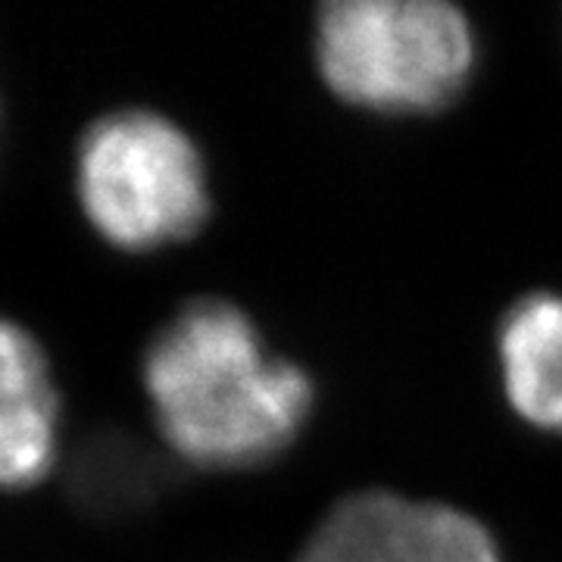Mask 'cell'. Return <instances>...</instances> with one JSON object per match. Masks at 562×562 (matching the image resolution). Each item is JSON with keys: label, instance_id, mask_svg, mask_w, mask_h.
Wrapping results in <instances>:
<instances>
[{"label": "cell", "instance_id": "6da1fadb", "mask_svg": "<svg viewBox=\"0 0 562 562\" xmlns=\"http://www.w3.org/2000/svg\"><path fill=\"white\" fill-rule=\"evenodd\" d=\"M144 391L166 443L201 469H244L297 438L313 382L294 362L269 357L238 306H184L144 353Z\"/></svg>", "mask_w": 562, "mask_h": 562}, {"label": "cell", "instance_id": "7a4b0ae2", "mask_svg": "<svg viewBox=\"0 0 562 562\" xmlns=\"http://www.w3.org/2000/svg\"><path fill=\"white\" fill-rule=\"evenodd\" d=\"M316 57L344 101L379 113H431L462 91L475 38L438 0H335L322 7Z\"/></svg>", "mask_w": 562, "mask_h": 562}, {"label": "cell", "instance_id": "3957f363", "mask_svg": "<svg viewBox=\"0 0 562 562\" xmlns=\"http://www.w3.org/2000/svg\"><path fill=\"white\" fill-rule=\"evenodd\" d=\"M76 198L103 241L128 254L184 241L210 213L198 147L150 110H116L85 128L76 147Z\"/></svg>", "mask_w": 562, "mask_h": 562}, {"label": "cell", "instance_id": "277c9868", "mask_svg": "<svg viewBox=\"0 0 562 562\" xmlns=\"http://www.w3.org/2000/svg\"><path fill=\"white\" fill-rule=\"evenodd\" d=\"M60 453V394L41 341L0 316V491L41 484Z\"/></svg>", "mask_w": 562, "mask_h": 562}, {"label": "cell", "instance_id": "5b68a950", "mask_svg": "<svg viewBox=\"0 0 562 562\" xmlns=\"http://www.w3.org/2000/svg\"><path fill=\"white\" fill-rule=\"evenodd\" d=\"M497 350L516 413L543 431H562V297L535 294L516 303Z\"/></svg>", "mask_w": 562, "mask_h": 562}, {"label": "cell", "instance_id": "8992f818", "mask_svg": "<svg viewBox=\"0 0 562 562\" xmlns=\"http://www.w3.org/2000/svg\"><path fill=\"white\" fill-rule=\"evenodd\" d=\"M409 501L387 491L347 497L319 525L297 562H403Z\"/></svg>", "mask_w": 562, "mask_h": 562}, {"label": "cell", "instance_id": "52a82bcc", "mask_svg": "<svg viewBox=\"0 0 562 562\" xmlns=\"http://www.w3.org/2000/svg\"><path fill=\"white\" fill-rule=\"evenodd\" d=\"M403 562H501V553L487 528L472 516L438 503H409Z\"/></svg>", "mask_w": 562, "mask_h": 562}, {"label": "cell", "instance_id": "ba28073f", "mask_svg": "<svg viewBox=\"0 0 562 562\" xmlns=\"http://www.w3.org/2000/svg\"><path fill=\"white\" fill-rule=\"evenodd\" d=\"M154 469L125 443L110 441L101 447V460L91 462V479H85V494L103 503H135L150 494Z\"/></svg>", "mask_w": 562, "mask_h": 562}]
</instances>
